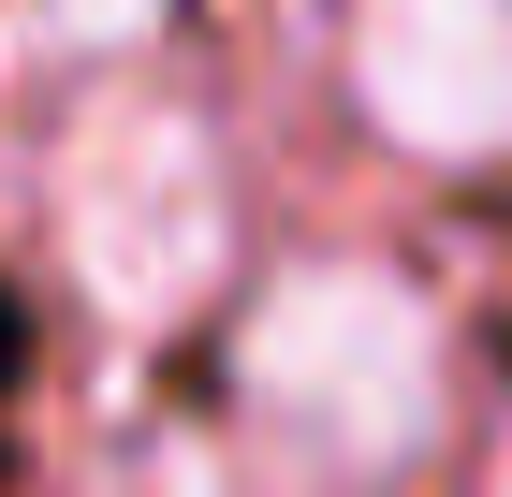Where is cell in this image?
Here are the masks:
<instances>
[{
    "label": "cell",
    "instance_id": "cell-1",
    "mask_svg": "<svg viewBox=\"0 0 512 497\" xmlns=\"http://www.w3.org/2000/svg\"><path fill=\"white\" fill-rule=\"evenodd\" d=\"M249 410L278 454H308L322 483H381L425 454L439 424V322L410 278L381 264H308L278 278L249 322Z\"/></svg>",
    "mask_w": 512,
    "mask_h": 497
},
{
    "label": "cell",
    "instance_id": "cell-2",
    "mask_svg": "<svg viewBox=\"0 0 512 497\" xmlns=\"http://www.w3.org/2000/svg\"><path fill=\"white\" fill-rule=\"evenodd\" d=\"M59 205H74L88 293L118 307V322H161V307L220 264V176H205V132H191V117H161V103L88 117V147H74V176H59Z\"/></svg>",
    "mask_w": 512,
    "mask_h": 497
},
{
    "label": "cell",
    "instance_id": "cell-3",
    "mask_svg": "<svg viewBox=\"0 0 512 497\" xmlns=\"http://www.w3.org/2000/svg\"><path fill=\"white\" fill-rule=\"evenodd\" d=\"M352 88L395 147L498 161L512 147V0H352Z\"/></svg>",
    "mask_w": 512,
    "mask_h": 497
},
{
    "label": "cell",
    "instance_id": "cell-4",
    "mask_svg": "<svg viewBox=\"0 0 512 497\" xmlns=\"http://www.w3.org/2000/svg\"><path fill=\"white\" fill-rule=\"evenodd\" d=\"M498 497H512V454H498Z\"/></svg>",
    "mask_w": 512,
    "mask_h": 497
}]
</instances>
